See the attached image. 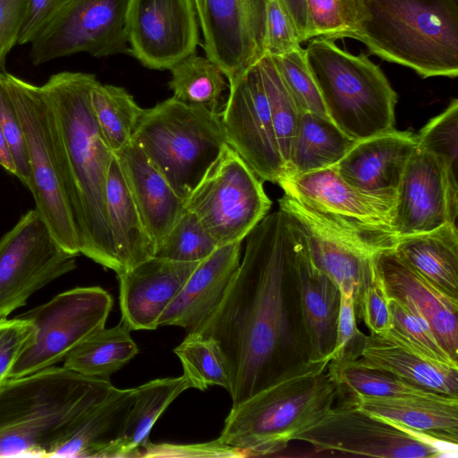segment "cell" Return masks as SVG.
Returning <instances> with one entry per match:
<instances>
[{
    "label": "cell",
    "instance_id": "obj_1",
    "mask_svg": "<svg viewBox=\"0 0 458 458\" xmlns=\"http://www.w3.org/2000/svg\"><path fill=\"white\" fill-rule=\"evenodd\" d=\"M301 223L278 209L245 237L239 267L214 310L192 331L222 353L235 406L307 360L295 274Z\"/></svg>",
    "mask_w": 458,
    "mask_h": 458
},
{
    "label": "cell",
    "instance_id": "obj_2",
    "mask_svg": "<svg viewBox=\"0 0 458 458\" xmlns=\"http://www.w3.org/2000/svg\"><path fill=\"white\" fill-rule=\"evenodd\" d=\"M94 74L61 72L41 87L59 126L74 193L81 254L119 273L106 208V183L114 153L92 114Z\"/></svg>",
    "mask_w": 458,
    "mask_h": 458
},
{
    "label": "cell",
    "instance_id": "obj_3",
    "mask_svg": "<svg viewBox=\"0 0 458 458\" xmlns=\"http://www.w3.org/2000/svg\"><path fill=\"white\" fill-rule=\"evenodd\" d=\"M117 389L64 366L8 378L0 386V457L54 456Z\"/></svg>",
    "mask_w": 458,
    "mask_h": 458
},
{
    "label": "cell",
    "instance_id": "obj_4",
    "mask_svg": "<svg viewBox=\"0 0 458 458\" xmlns=\"http://www.w3.org/2000/svg\"><path fill=\"white\" fill-rule=\"evenodd\" d=\"M329 361H303L233 406L218 439L245 456L283 451L335 403L339 385Z\"/></svg>",
    "mask_w": 458,
    "mask_h": 458
},
{
    "label": "cell",
    "instance_id": "obj_5",
    "mask_svg": "<svg viewBox=\"0 0 458 458\" xmlns=\"http://www.w3.org/2000/svg\"><path fill=\"white\" fill-rule=\"evenodd\" d=\"M353 39L370 54L422 78L458 75V0H365Z\"/></svg>",
    "mask_w": 458,
    "mask_h": 458
},
{
    "label": "cell",
    "instance_id": "obj_6",
    "mask_svg": "<svg viewBox=\"0 0 458 458\" xmlns=\"http://www.w3.org/2000/svg\"><path fill=\"white\" fill-rule=\"evenodd\" d=\"M21 120L29 154L30 191L36 209L67 251L81 254L74 193L57 120L41 86L4 72Z\"/></svg>",
    "mask_w": 458,
    "mask_h": 458
},
{
    "label": "cell",
    "instance_id": "obj_7",
    "mask_svg": "<svg viewBox=\"0 0 458 458\" xmlns=\"http://www.w3.org/2000/svg\"><path fill=\"white\" fill-rule=\"evenodd\" d=\"M327 116L355 141L394 130L397 94L381 68L364 53L313 38L305 49Z\"/></svg>",
    "mask_w": 458,
    "mask_h": 458
},
{
    "label": "cell",
    "instance_id": "obj_8",
    "mask_svg": "<svg viewBox=\"0 0 458 458\" xmlns=\"http://www.w3.org/2000/svg\"><path fill=\"white\" fill-rule=\"evenodd\" d=\"M131 142L184 202L227 144L220 114L174 97L144 109Z\"/></svg>",
    "mask_w": 458,
    "mask_h": 458
},
{
    "label": "cell",
    "instance_id": "obj_9",
    "mask_svg": "<svg viewBox=\"0 0 458 458\" xmlns=\"http://www.w3.org/2000/svg\"><path fill=\"white\" fill-rule=\"evenodd\" d=\"M277 183L285 199L342 239L374 255L394 248L396 191L358 190L345 182L335 166Z\"/></svg>",
    "mask_w": 458,
    "mask_h": 458
},
{
    "label": "cell",
    "instance_id": "obj_10",
    "mask_svg": "<svg viewBox=\"0 0 458 458\" xmlns=\"http://www.w3.org/2000/svg\"><path fill=\"white\" fill-rule=\"evenodd\" d=\"M271 205L260 179L228 144L185 202L219 246L242 242Z\"/></svg>",
    "mask_w": 458,
    "mask_h": 458
},
{
    "label": "cell",
    "instance_id": "obj_11",
    "mask_svg": "<svg viewBox=\"0 0 458 458\" xmlns=\"http://www.w3.org/2000/svg\"><path fill=\"white\" fill-rule=\"evenodd\" d=\"M112 296L98 286L76 287L19 315L34 332L13 365L9 378L23 377L64 360L77 345L105 327Z\"/></svg>",
    "mask_w": 458,
    "mask_h": 458
},
{
    "label": "cell",
    "instance_id": "obj_12",
    "mask_svg": "<svg viewBox=\"0 0 458 458\" xmlns=\"http://www.w3.org/2000/svg\"><path fill=\"white\" fill-rule=\"evenodd\" d=\"M296 440L310 444L318 453L334 455L433 458L453 450L360 409L343 394Z\"/></svg>",
    "mask_w": 458,
    "mask_h": 458
},
{
    "label": "cell",
    "instance_id": "obj_13",
    "mask_svg": "<svg viewBox=\"0 0 458 458\" xmlns=\"http://www.w3.org/2000/svg\"><path fill=\"white\" fill-rule=\"evenodd\" d=\"M76 257L61 246L36 208L23 214L0 238V318L75 269Z\"/></svg>",
    "mask_w": 458,
    "mask_h": 458
},
{
    "label": "cell",
    "instance_id": "obj_14",
    "mask_svg": "<svg viewBox=\"0 0 458 458\" xmlns=\"http://www.w3.org/2000/svg\"><path fill=\"white\" fill-rule=\"evenodd\" d=\"M128 0H66L30 44L34 65L79 53L130 55L125 33Z\"/></svg>",
    "mask_w": 458,
    "mask_h": 458
},
{
    "label": "cell",
    "instance_id": "obj_15",
    "mask_svg": "<svg viewBox=\"0 0 458 458\" xmlns=\"http://www.w3.org/2000/svg\"><path fill=\"white\" fill-rule=\"evenodd\" d=\"M220 120L231 146L262 181L277 183L285 166L259 64L229 85Z\"/></svg>",
    "mask_w": 458,
    "mask_h": 458
},
{
    "label": "cell",
    "instance_id": "obj_16",
    "mask_svg": "<svg viewBox=\"0 0 458 458\" xmlns=\"http://www.w3.org/2000/svg\"><path fill=\"white\" fill-rule=\"evenodd\" d=\"M268 0H194L206 56L228 85L265 55Z\"/></svg>",
    "mask_w": 458,
    "mask_h": 458
},
{
    "label": "cell",
    "instance_id": "obj_17",
    "mask_svg": "<svg viewBox=\"0 0 458 458\" xmlns=\"http://www.w3.org/2000/svg\"><path fill=\"white\" fill-rule=\"evenodd\" d=\"M194 0H128L130 55L152 70H170L199 43Z\"/></svg>",
    "mask_w": 458,
    "mask_h": 458
},
{
    "label": "cell",
    "instance_id": "obj_18",
    "mask_svg": "<svg viewBox=\"0 0 458 458\" xmlns=\"http://www.w3.org/2000/svg\"><path fill=\"white\" fill-rule=\"evenodd\" d=\"M457 215L458 197L451 191L443 163L418 144L396 190V235L427 233L447 223L456 224Z\"/></svg>",
    "mask_w": 458,
    "mask_h": 458
},
{
    "label": "cell",
    "instance_id": "obj_19",
    "mask_svg": "<svg viewBox=\"0 0 458 458\" xmlns=\"http://www.w3.org/2000/svg\"><path fill=\"white\" fill-rule=\"evenodd\" d=\"M300 223L301 232L295 249L299 308L307 360L318 362L329 360L335 347L341 292L339 286L315 264L305 230Z\"/></svg>",
    "mask_w": 458,
    "mask_h": 458
},
{
    "label": "cell",
    "instance_id": "obj_20",
    "mask_svg": "<svg viewBox=\"0 0 458 458\" xmlns=\"http://www.w3.org/2000/svg\"><path fill=\"white\" fill-rule=\"evenodd\" d=\"M199 262L152 257L117 274L122 320L131 330H154Z\"/></svg>",
    "mask_w": 458,
    "mask_h": 458
},
{
    "label": "cell",
    "instance_id": "obj_21",
    "mask_svg": "<svg viewBox=\"0 0 458 458\" xmlns=\"http://www.w3.org/2000/svg\"><path fill=\"white\" fill-rule=\"evenodd\" d=\"M375 261L388 296L409 299L428 320L442 347L458 362V300L422 276L394 249L377 253Z\"/></svg>",
    "mask_w": 458,
    "mask_h": 458
},
{
    "label": "cell",
    "instance_id": "obj_22",
    "mask_svg": "<svg viewBox=\"0 0 458 458\" xmlns=\"http://www.w3.org/2000/svg\"><path fill=\"white\" fill-rule=\"evenodd\" d=\"M417 147L415 133L394 129L356 141L335 168L345 182L358 190L396 191Z\"/></svg>",
    "mask_w": 458,
    "mask_h": 458
},
{
    "label": "cell",
    "instance_id": "obj_23",
    "mask_svg": "<svg viewBox=\"0 0 458 458\" xmlns=\"http://www.w3.org/2000/svg\"><path fill=\"white\" fill-rule=\"evenodd\" d=\"M242 242L218 247L199 262L157 326H178L192 331L217 306L241 261Z\"/></svg>",
    "mask_w": 458,
    "mask_h": 458
},
{
    "label": "cell",
    "instance_id": "obj_24",
    "mask_svg": "<svg viewBox=\"0 0 458 458\" xmlns=\"http://www.w3.org/2000/svg\"><path fill=\"white\" fill-rule=\"evenodd\" d=\"M349 397L360 409L386 419L450 449L457 451L458 397Z\"/></svg>",
    "mask_w": 458,
    "mask_h": 458
},
{
    "label": "cell",
    "instance_id": "obj_25",
    "mask_svg": "<svg viewBox=\"0 0 458 458\" xmlns=\"http://www.w3.org/2000/svg\"><path fill=\"white\" fill-rule=\"evenodd\" d=\"M114 156L157 248L184 210L185 202L134 143L115 152Z\"/></svg>",
    "mask_w": 458,
    "mask_h": 458
},
{
    "label": "cell",
    "instance_id": "obj_26",
    "mask_svg": "<svg viewBox=\"0 0 458 458\" xmlns=\"http://www.w3.org/2000/svg\"><path fill=\"white\" fill-rule=\"evenodd\" d=\"M279 208L302 224L315 264L345 293L357 296L375 267V256L334 234L282 197Z\"/></svg>",
    "mask_w": 458,
    "mask_h": 458
},
{
    "label": "cell",
    "instance_id": "obj_27",
    "mask_svg": "<svg viewBox=\"0 0 458 458\" xmlns=\"http://www.w3.org/2000/svg\"><path fill=\"white\" fill-rule=\"evenodd\" d=\"M359 359L421 387L458 397V367L434 361L388 333H369Z\"/></svg>",
    "mask_w": 458,
    "mask_h": 458
},
{
    "label": "cell",
    "instance_id": "obj_28",
    "mask_svg": "<svg viewBox=\"0 0 458 458\" xmlns=\"http://www.w3.org/2000/svg\"><path fill=\"white\" fill-rule=\"evenodd\" d=\"M106 208L119 273L154 257V242L145 228L115 156L107 177Z\"/></svg>",
    "mask_w": 458,
    "mask_h": 458
},
{
    "label": "cell",
    "instance_id": "obj_29",
    "mask_svg": "<svg viewBox=\"0 0 458 458\" xmlns=\"http://www.w3.org/2000/svg\"><path fill=\"white\" fill-rule=\"evenodd\" d=\"M395 252L422 276L458 300V231L447 223L433 231L399 237Z\"/></svg>",
    "mask_w": 458,
    "mask_h": 458
},
{
    "label": "cell",
    "instance_id": "obj_30",
    "mask_svg": "<svg viewBox=\"0 0 458 458\" xmlns=\"http://www.w3.org/2000/svg\"><path fill=\"white\" fill-rule=\"evenodd\" d=\"M191 388L183 375L148 381L133 388V403L108 457H140L154 424L173 401Z\"/></svg>",
    "mask_w": 458,
    "mask_h": 458
},
{
    "label": "cell",
    "instance_id": "obj_31",
    "mask_svg": "<svg viewBox=\"0 0 458 458\" xmlns=\"http://www.w3.org/2000/svg\"><path fill=\"white\" fill-rule=\"evenodd\" d=\"M355 142L329 117L302 113L284 178L335 166Z\"/></svg>",
    "mask_w": 458,
    "mask_h": 458
},
{
    "label": "cell",
    "instance_id": "obj_32",
    "mask_svg": "<svg viewBox=\"0 0 458 458\" xmlns=\"http://www.w3.org/2000/svg\"><path fill=\"white\" fill-rule=\"evenodd\" d=\"M133 388L117 389L55 453L57 457H108L133 403Z\"/></svg>",
    "mask_w": 458,
    "mask_h": 458
},
{
    "label": "cell",
    "instance_id": "obj_33",
    "mask_svg": "<svg viewBox=\"0 0 458 458\" xmlns=\"http://www.w3.org/2000/svg\"><path fill=\"white\" fill-rule=\"evenodd\" d=\"M130 331L123 321L99 329L66 355L64 367L89 377L109 380L139 352Z\"/></svg>",
    "mask_w": 458,
    "mask_h": 458
},
{
    "label": "cell",
    "instance_id": "obj_34",
    "mask_svg": "<svg viewBox=\"0 0 458 458\" xmlns=\"http://www.w3.org/2000/svg\"><path fill=\"white\" fill-rule=\"evenodd\" d=\"M89 103L98 127L110 149L115 153L130 145L144 111L133 97L124 88L97 81L90 89Z\"/></svg>",
    "mask_w": 458,
    "mask_h": 458
},
{
    "label": "cell",
    "instance_id": "obj_35",
    "mask_svg": "<svg viewBox=\"0 0 458 458\" xmlns=\"http://www.w3.org/2000/svg\"><path fill=\"white\" fill-rule=\"evenodd\" d=\"M169 88L174 98L190 104L201 106L220 114L225 104L224 92L229 85L221 69L207 56L193 53L171 69Z\"/></svg>",
    "mask_w": 458,
    "mask_h": 458
},
{
    "label": "cell",
    "instance_id": "obj_36",
    "mask_svg": "<svg viewBox=\"0 0 458 458\" xmlns=\"http://www.w3.org/2000/svg\"><path fill=\"white\" fill-rule=\"evenodd\" d=\"M328 366L338 382L340 393L383 398L443 394L408 382L391 372L368 366L360 359L338 363L329 361Z\"/></svg>",
    "mask_w": 458,
    "mask_h": 458
},
{
    "label": "cell",
    "instance_id": "obj_37",
    "mask_svg": "<svg viewBox=\"0 0 458 458\" xmlns=\"http://www.w3.org/2000/svg\"><path fill=\"white\" fill-rule=\"evenodd\" d=\"M258 64L280 153L286 166L302 113L284 84L272 57L265 55Z\"/></svg>",
    "mask_w": 458,
    "mask_h": 458
},
{
    "label": "cell",
    "instance_id": "obj_38",
    "mask_svg": "<svg viewBox=\"0 0 458 458\" xmlns=\"http://www.w3.org/2000/svg\"><path fill=\"white\" fill-rule=\"evenodd\" d=\"M174 352L182 363L183 376L191 388L204 391L208 386H218L229 391L225 364L213 339L187 333Z\"/></svg>",
    "mask_w": 458,
    "mask_h": 458
},
{
    "label": "cell",
    "instance_id": "obj_39",
    "mask_svg": "<svg viewBox=\"0 0 458 458\" xmlns=\"http://www.w3.org/2000/svg\"><path fill=\"white\" fill-rule=\"evenodd\" d=\"M388 297L392 327L386 333L434 361L458 367L418 308L407 298Z\"/></svg>",
    "mask_w": 458,
    "mask_h": 458
},
{
    "label": "cell",
    "instance_id": "obj_40",
    "mask_svg": "<svg viewBox=\"0 0 458 458\" xmlns=\"http://www.w3.org/2000/svg\"><path fill=\"white\" fill-rule=\"evenodd\" d=\"M312 36L354 38L369 17L365 0H307Z\"/></svg>",
    "mask_w": 458,
    "mask_h": 458
},
{
    "label": "cell",
    "instance_id": "obj_41",
    "mask_svg": "<svg viewBox=\"0 0 458 458\" xmlns=\"http://www.w3.org/2000/svg\"><path fill=\"white\" fill-rule=\"evenodd\" d=\"M218 247L199 218L186 207L157 245L155 257L182 262H199Z\"/></svg>",
    "mask_w": 458,
    "mask_h": 458
},
{
    "label": "cell",
    "instance_id": "obj_42",
    "mask_svg": "<svg viewBox=\"0 0 458 458\" xmlns=\"http://www.w3.org/2000/svg\"><path fill=\"white\" fill-rule=\"evenodd\" d=\"M416 135L419 146L443 163L451 191L458 197V100L453 99Z\"/></svg>",
    "mask_w": 458,
    "mask_h": 458
},
{
    "label": "cell",
    "instance_id": "obj_43",
    "mask_svg": "<svg viewBox=\"0 0 458 458\" xmlns=\"http://www.w3.org/2000/svg\"><path fill=\"white\" fill-rule=\"evenodd\" d=\"M272 59L301 112H310L328 117L310 69L305 49L300 47Z\"/></svg>",
    "mask_w": 458,
    "mask_h": 458
},
{
    "label": "cell",
    "instance_id": "obj_44",
    "mask_svg": "<svg viewBox=\"0 0 458 458\" xmlns=\"http://www.w3.org/2000/svg\"><path fill=\"white\" fill-rule=\"evenodd\" d=\"M359 316L369 333L384 334L392 327L389 297L375 261V267L354 299Z\"/></svg>",
    "mask_w": 458,
    "mask_h": 458
},
{
    "label": "cell",
    "instance_id": "obj_45",
    "mask_svg": "<svg viewBox=\"0 0 458 458\" xmlns=\"http://www.w3.org/2000/svg\"><path fill=\"white\" fill-rule=\"evenodd\" d=\"M0 127L15 165L16 177L28 188L30 168L25 134L7 89L4 72H0Z\"/></svg>",
    "mask_w": 458,
    "mask_h": 458
},
{
    "label": "cell",
    "instance_id": "obj_46",
    "mask_svg": "<svg viewBox=\"0 0 458 458\" xmlns=\"http://www.w3.org/2000/svg\"><path fill=\"white\" fill-rule=\"evenodd\" d=\"M366 336L357 327L352 294L341 292L336 339L329 356L330 361L338 363L359 359Z\"/></svg>",
    "mask_w": 458,
    "mask_h": 458
},
{
    "label": "cell",
    "instance_id": "obj_47",
    "mask_svg": "<svg viewBox=\"0 0 458 458\" xmlns=\"http://www.w3.org/2000/svg\"><path fill=\"white\" fill-rule=\"evenodd\" d=\"M301 42L278 0H268L266 12L265 55L277 57L294 51Z\"/></svg>",
    "mask_w": 458,
    "mask_h": 458
},
{
    "label": "cell",
    "instance_id": "obj_48",
    "mask_svg": "<svg viewBox=\"0 0 458 458\" xmlns=\"http://www.w3.org/2000/svg\"><path fill=\"white\" fill-rule=\"evenodd\" d=\"M34 332L33 324L25 318H0V386L11 370Z\"/></svg>",
    "mask_w": 458,
    "mask_h": 458
},
{
    "label": "cell",
    "instance_id": "obj_49",
    "mask_svg": "<svg viewBox=\"0 0 458 458\" xmlns=\"http://www.w3.org/2000/svg\"><path fill=\"white\" fill-rule=\"evenodd\" d=\"M145 457H242L240 450L230 446L218 438L199 444H152L143 449Z\"/></svg>",
    "mask_w": 458,
    "mask_h": 458
},
{
    "label": "cell",
    "instance_id": "obj_50",
    "mask_svg": "<svg viewBox=\"0 0 458 458\" xmlns=\"http://www.w3.org/2000/svg\"><path fill=\"white\" fill-rule=\"evenodd\" d=\"M28 0H0V69L18 44Z\"/></svg>",
    "mask_w": 458,
    "mask_h": 458
},
{
    "label": "cell",
    "instance_id": "obj_51",
    "mask_svg": "<svg viewBox=\"0 0 458 458\" xmlns=\"http://www.w3.org/2000/svg\"><path fill=\"white\" fill-rule=\"evenodd\" d=\"M66 0H28L18 44H31L60 11Z\"/></svg>",
    "mask_w": 458,
    "mask_h": 458
},
{
    "label": "cell",
    "instance_id": "obj_52",
    "mask_svg": "<svg viewBox=\"0 0 458 458\" xmlns=\"http://www.w3.org/2000/svg\"><path fill=\"white\" fill-rule=\"evenodd\" d=\"M293 23L301 42L313 38L307 0H278Z\"/></svg>",
    "mask_w": 458,
    "mask_h": 458
},
{
    "label": "cell",
    "instance_id": "obj_53",
    "mask_svg": "<svg viewBox=\"0 0 458 458\" xmlns=\"http://www.w3.org/2000/svg\"><path fill=\"white\" fill-rule=\"evenodd\" d=\"M0 165L9 172L10 174L16 176V168L15 165L8 146V143L5 140V137L3 133V131L0 127Z\"/></svg>",
    "mask_w": 458,
    "mask_h": 458
}]
</instances>
